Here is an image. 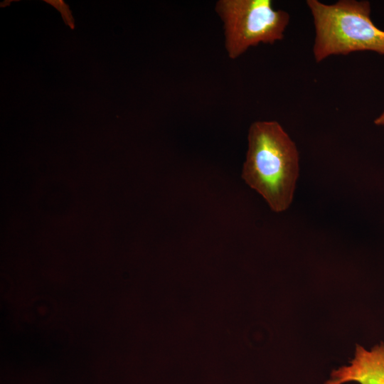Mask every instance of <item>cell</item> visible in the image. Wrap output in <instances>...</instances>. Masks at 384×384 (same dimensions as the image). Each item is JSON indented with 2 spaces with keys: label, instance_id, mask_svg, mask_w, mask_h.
Instances as JSON below:
<instances>
[{
  "label": "cell",
  "instance_id": "7a4b0ae2",
  "mask_svg": "<svg viewBox=\"0 0 384 384\" xmlns=\"http://www.w3.org/2000/svg\"><path fill=\"white\" fill-rule=\"evenodd\" d=\"M306 5L315 28L313 55L316 63L357 51L384 55V31L373 23L369 1L339 0L327 4L307 0Z\"/></svg>",
  "mask_w": 384,
  "mask_h": 384
},
{
  "label": "cell",
  "instance_id": "6da1fadb",
  "mask_svg": "<svg viewBox=\"0 0 384 384\" xmlns=\"http://www.w3.org/2000/svg\"><path fill=\"white\" fill-rule=\"evenodd\" d=\"M242 178L277 213L291 205L299 171L295 143L277 121H256L247 134Z\"/></svg>",
  "mask_w": 384,
  "mask_h": 384
},
{
  "label": "cell",
  "instance_id": "3957f363",
  "mask_svg": "<svg viewBox=\"0 0 384 384\" xmlns=\"http://www.w3.org/2000/svg\"><path fill=\"white\" fill-rule=\"evenodd\" d=\"M215 10L223 22L225 49L233 60L251 47L282 40L290 19L271 0H218Z\"/></svg>",
  "mask_w": 384,
  "mask_h": 384
},
{
  "label": "cell",
  "instance_id": "5b68a950",
  "mask_svg": "<svg viewBox=\"0 0 384 384\" xmlns=\"http://www.w3.org/2000/svg\"><path fill=\"white\" fill-rule=\"evenodd\" d=\"M50 4L55 6L62 14L65 21L70 26L73 27V21L68 6L62 1H48Z\"/></svg>",
  "mask_w": 384,
  "mask_h": 384
},
{
  "label": "cell",
  "instance_id": "8992f818",
  "mask_svg": "<svg viewBox=\"0 0 384 384\" xmlns=\"http://www.w3.org/2000/svg\"><path fill=\"white\" fill-rule=\"evenodd\" d=\"M374 123L376 125H384V111L375 119Z\"/></svg>",
  "mask_w": 384,
  "mask_h": 384
},
{
  "label": "cell",
  "instance_id": "277c9868",
  "mask_svg": "<svg viewBox=\"0 0 384 384\" xmlns=\"http://www.w3.org/2000/svg\"><path fill=\"white\" fill-rule=\"evenodd\" d=\"M353 376L358 384H384V343L364 351L359 356Z\"/></svg>",
  "mask_w": 384,
  "mask_h": 384
}]
</instances>
